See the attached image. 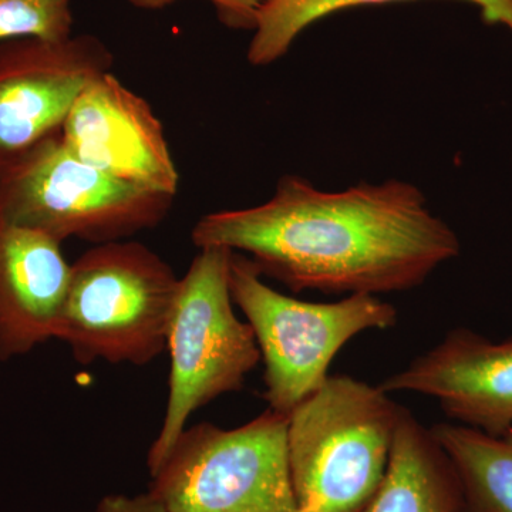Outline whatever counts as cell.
I'll return each instance as SVG.
<instances>
[{
    "label": "cell",
    "mask_w": 512,
    "mask_h": 512,
    "mask_svg": "<svg viewBox=\"0 0 512 512\" xmlns=\"http://www.w3.org/2000/svg\"><path fill=\"white\" fill-rule=\"evenodd\" d=\"M96 512H168L153 494H110L101 498Z\"/></svg>",
    "instance_id": "cell-17"
},
{
    "label": "cell",
    "mask_w": 512,
    "mask_h": 512,
    "mask_svg": "<svg viewBox=\"0 0 512 512\" xmlns=\"http://www.w3.org/2000/svg\"><path fill=\"white\" fill-rule=\"evenodd\" d=\"M456 468L470 512H512V433L441 423L431 429Z\"/></svg>",
    "instance_id": "cell-13"
},
{
    "label": "cell",
    "mask_w": 512,
    "mask_h": 512,
    "mask_svg": "<svg viewBox=\"0 0 512 512\" xmlns=\"http://www.w3.org/2000/svg\"><path fill=\"white\" fill-rule=\"evenodd\" d=\"M191 241L248 256L292 292L332 295L410 291L461 249L412 183L323 191L299 175L282 177L264 204L204 215Z\"/></svg>",
    "instance_id": "cell-1"
},
{
    "label": "cell",
    "mask_w": 512,
    "mask_h": 512,
    "mask_svg": "<svg viewBox=\"0 0 512 512\" xmlns=\"http://www.w3.org/2000/svg\"><path fill=\"white\" fill-rule=\"evenodd\" d=\"M134 8L160 10L173 5L177 0H127ZM222 25L234 30L254 32L259 9L268 0H210Z\"/></svg>",
    "instance_id": "cell-16"
},
{
    "label": "cell",
    "mask_w": 512,
    "mask_h": 512,
    "mask_svg": "<svg viewBox=\"0 0 512 512\" xmlns=\"http://www.w3.org/2000/svg\"><path fill=\"white\" fill-rule=\"evenodd\" d=\"M296 512H301V511H296Z\"/></svg>",
    "instance_id": "cell-18"
},
{
    "label": "cell",
    "mask_w": 512,
    "mask_h": 512,
    "mask_svg": "<svg viewBox=\"0 0 512 512\" xmlns=\"http://www.w3.org/2000/svg\"><path fill=\"white\" fill-rule=\"evenodd\" d=\"M402 410L382 387L346 375L299 404L288 416L298 511H362L386 474Z\"/></svg>",
    "instance_id": "cell-2"
},
{
    "label": "cell",
    "mask_w": 512,
    "mask_h": 512,
    "mask_svg": "<svg viewBox=\"0 0 512 512\" xmlns=\"http://www.w3.org/2000/svg\"><path fill=\"white\" fill-rule=\"evenodd\" d=\"M396 2L407 0H268L256 16L254 36L247 52L248 62L256 67L278 62L302 32L335 13ZM464 2L480 8L484 23L504 26L512 35V0Z\"/></svg>",
    "instance_id": "cell-14"
},
{
    "label": "cell",
    "mask_w": 512,
    "mask_h": 512,
    "mask_svg": "<svg viewBox=\"0 0 512 512\" xmlns=\"http://www.w3.org/2000/svg\"><path fill=\"white\" fill-rule=\"evenodd\" d=\"M380 387L389 394L433 397L457 424L507 436L512 433V338L494 342L471 329L450 330Z\"/></svg>",
    "instance_id": "cell-10"
},
{
    "label": "cell",
    "mask_w": 512,
    "mask_h": 512,
    "mask_svg": "<svg viewBox=\"0 0 512 512\" xmlns=\"http://www.w3.org/2000/svg\"><path fill=\"white\" fill-rule=\"evenodd\" d=\"M232 254L227 248H201L180 278L165 348L170 353L167 407L148 451L150 473L163 463L192 414L241 390L261 360L251 326L234 311Z\"/></svg>",
    "instance_id": "cell-5"
},
{
    "label": "cell",
    "mask_w": 512,
    "mask_h": 512,
    "mask_svg": "<svg viewBox=\"0 0 512 512\" xmlns=\"http://www.w3.org/2000/svg\"><path fill=\"white\" fill-rule=\"evenodd\" d=\"M113 64L109 47L87 33L0 43V163L62 133L80 94Z\"/></svg>",
    "instance_id": "cell-8"
},
{
    "label": "cell",
    "mask_w": 512,
    "mask_h": 512,
    "mask_svg": "<svg viewBox=\"0 0 512 512\" xmlns=\"http://www.w3.org/2000/svg\"><path fill=\"white\" fill-rule=\"evenodd\" d=\"M151 488L168 512H296L288 416L268 409L237 429H185Z\"/></svg>",
    "instance_id": "cell-7"
},
{
    "label": "cell",
    "mask_w": 512,
    "mask_h": 512,
    "mask_svg": "<svg viewBox=\"0 0 512 512\" xmlns=\"http://www.w3.org/2000/svg\"><path fill=\"white\" fill-rule=\"evenodd\" d=\"M70 266L56 239L0 221V362L56 339Z\"/></svg>",
    "instance_id": "cell-11"
},
{
    "label": "cell",
    "mask_w": 512,
    "mask_h": 512,
    "mask_svg": "<svg viewBox=\"0 0 512 512\" xmlns=\"http://www.w3.org/2000/svg\"><path fill=\"white\" fill-rule=\"evenodd\" d=\"M180 278L141 242L94 245L70 266L57 340L80 365L146 366L167 348Z\"/></svg>",
    "instance_id": "cell-3"
},
{
    "label": "cell",
    "mask_w": 512,
    "mask_h": 512,
    "mask_svg": "<svg viewBox=\"0 0 512 512\" xmlns=\"http://www.w3.org/2000/svg\"><path fill=\"white\" fill-rule=\"evenodd\" d=\"M173 195L144 190L84 163L62 133L0 163V221L63 244L123 241L158 227Z\"/></svg>",
    "instance_id": "cell-4"
},
{
    "label": "cell",
    "mask_w": 512,
    "mask_h": 512,
    "mask_svg": "<svg viewBox=\"0 0 512 512\" xmlns=\"http://www.w3.org/2000/svg\"><path fill=\"white\" fill-rule=\"evenodd\" d=\"M229 288L264 360V399L285 416L326 382L330 363L350 339L397 323L396 308L376 295L329 303L284 295L266 285L254 262L239 252L232 254Z\"/></svg>",
    "instance_id": "cell-6"
},
{
    "label": "cell",
    "mask_w": 512,
    "mask_h": 512,
    "mask_svg": "<svg viewBox=\"0 0 512 512\" xmlns=\"http://www.w3.org/2000/svg\"><path fill=\"white\" fill-rule=\"evenodd\" d=\"M62 138L74 156L117 180L177 195L180 174L163 123L113 72L100 74L83 90L64 121Z\"/></svg>",
    "instance_id": "cell-9"
},
{
    "label": "cell",
    "mask_w": 512,
    "mask_h": 512,
    "mask_svg": "<svg viewBox=\"0 0 512 512\" xmlns=\"http://www.w3.org/2000/svg\"><path fill=\"white\" fill-rule=\"evenodd\" d=\"M72 29V0H0V43L25 37L63 40Z\"/></svg>",
    "instance_id": "cell-15"
},
{
    "label": "cell",
    "mask_w": 512,
    "mask_h": 512,
    "mask_svg": "<svg viewBox=\"0 0 512 512\" xmlns=\"http://www.w3.org/2000/svg\"><path fill=\"white\" fill-rule=\"evenodd\" d=\"M360 512H467L463 485L446 451L404 407L386 474Z\"/></svg>",
    "instance_id": "cell-12"
}]
</instances>
